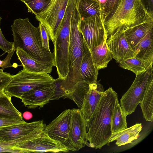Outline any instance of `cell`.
Instances as JSON below:
<instances>
[{
  "label": "cell",
  "instance_id": "1f68e13d",
  "mask_svg": "<svg viewBox=\"0 0 153 153\" xmlns=\"http://www.w3.org/2000/svg\"><path fill=\"white\" fill-rule=\"evenodd\" d=\"M40 29L41 38L43 47L51 51L49 46V37L48 33L45 27L41 23L39 26Z\"/></svg>",
  "mask_w": 153,
  "mask_h": 153
},
{
  "label": "cell",
  "instance_id": "4fadbf2b",
  "mask_svg": "<svg viewBox=\"0 0 153 153\" xmlns=\"http://www.w3.org/2000/svg\"><path fill=\"white\" fill-rule=\"evenodd\" d=\"M71 119V109L65 110L45 126L44 131L51 138L65 145L68 148Z\"/></svg>",
  "mask_w": 153,
  "mask_h": 153
},
{
  "label": "cell",
  "instance_id": "d6986e66",
  "mask_svg": "<svg viewBox=\"0 0 153 153\" xmlns=\"http://www.w3.org/2000/svg\"><path fill=\"white\" fill-rule=\"evenodd\" d=\"M80 72L81 81L89 84L97 81L98 69L95 65L89 50L85 48Z\"/></svg>",
  "mask_w": 153,
  "mask_h": 153
},
{
  "label": "cell",
  "instance_id": "f1b7e54d",
  "mask_svg": "<svg viewBox=\"0 0 153 153\" xmlns=\"http://www.w3.org/2000/svg\"><path fill=\"white\" fill-rule=\"evenodd\" d=\"M102 13L104 22L114 11L120 0H98Z\"/></svg>",
  "mask_w": 153,
  "mask_h": 153
},
{
  "label": "cell",
  "instance_id": "5bb4252c",
  "mask_svg": "<svg viewBox=\"0 0 153 153\" xmlns=\"http://www.w3.org/2000/svg\"><path fill=\"white\" fill-rule=\"evenodd\" d=\"M106 43L117 62L120 63L134 56V51L126 39L124 31H117L107 38Z\"/></svg>",
  "mask_w": 153,
  "mask_h": 153
},
{
  "label": "cell",
  "instance_id": "9c48e42d",
  "mask_svg": "<svg viewBox=\"0 0 153 153\" xmlns=\"http://www.w3.org/2000/svg\"><path fill=\"white\" fill-rule=\"evenodd\" d=\"M68 0H51L46 8L35 16L46 28L53 43L60 30Z\"/></svg>",
  "mask_w": 153,
  "mask_h": 153
},
{
  "label": "cell",
  "instance_id": "30bf717a",
  "mask_svg": "<svg viewBox=\"0 0 153 153\" xmlns=\"http://www.w3.org/2000/svg\"><path fill=\"white\" fill-rule=\"evenodd\" d=\"M78 27L82 35L84 46L89 49L102 44L107 39L104 19L101 16L80 18Z\"/></svg>",
  "mask_w": 153,
  "mask_h": 153
},
{
  "label": "cell",
  "instance_id": "f546056e",
  "mask_svg": "<svg viewBox=\"0 0 153 153\" xmlns=\"http://www.w3.org/2000/svg\"><path fill=\"white\" fill-rule=\"evenodd\" d=\"M62 79L59 78L55 79L54 82V94L51 100H57L61 98H65L66 94L62 85Z\"/></svg>",
  "mask_w": 153,
  "mask_h": 153
},
{
  "label": "cell",
  "instance_id": "8d00e7d4",
  "mask_svg": "<svg viewBox=\"0 0 153 153\" xmlns=\"http://www.w3.org/2000/svg\"><path fill=\"white\" fill-rule=\"evenodd\" d=\"M147 13L153 16V0H141Z\"/></svg>",
  "mask_w": 153,
  "mask_h": 153
},
{
  "label": "cell",
  "instance_id": "6da1fadb",
  "mask_svg": "<svg viewBox=\"0 0 153 153\" xmlns=\"http://www.w3.org/2000/svg\"><path fill=\"white\" fill-rule=\"evenodd\" d=\"M118 97L117 93L111 87L104 91L87 128L86 139L89 142L87 146L97 149L105 145L109 146L112 134L111 115Z\"/></svg>",
  "mask_w": 153,
  "mask_h": 153
},
{
  "label": "cell",
  "instance_id": "3957f363",
  "mask_svg": "<svg viewBox=\"0 0 153 153\" xmlns=\"http://www.w3.org/2000/svg\"><path fill=\"white\" fill-rule=\"evenodd\" d=\"M150 18L153 16L147 13L141 0H120L104 22L107 38L118 30L124 31Z\"/></svg>",
  "mask_w": 153,
  "mask_h": 153
},
{
  "label": "cell",
  "instance_id": "cb8c5ba5",
  "mask_svg": "<svg viewBox=\"0 0 153 153\" xmlns=\"http://www.w3.org/2000/svg\"><path fill=\"white\" fill-rule=\"evenodd\" d=\"M153 79L148 83L140 102L143 117L147 121H153Z\"/></svg>",
  "mask_w": 153,
  "mask_h": 153
},
{
  "label": "cell",
  "instance_id": "d6a6232c",
  "mask_svg": "<svg viewBox=\"0 0 153 153\" xmlns=\"http://www.w3.org/2000/svg\"><path fill=\"white\" fill-rule=\"evenodd\" d=\"M2 18L0 16V48L5 52L9 53L13 48V42L8 41L4 36L0 27Z\"/></svg>",
  "mask_w": 153,
  "mask_h": 153
},
{
  "label": "cell",
  "instance_id": "4dcf8cb0",
  "mask_svg": "<svg viewBox=\"0 0 153 153\" xmlns=\"http://www.w3.org/2000/svg\"><path fill=\"white\" fill-rule=\"evenodd\" d=\"M15 145L4 141L0 138V152L24 153L23 150L15 148Z\"/></svg>",
  "mask_w": 153,
  "mask_h": 153
},
{
  "label": "cell",
  "instance_id": "f35d334b",
  "mask_svg": "<svg viewBox=\"0 0 153 153\" xmlns=\"http://www.w3.org/2000/svg\"><path fill=\"white\" fill-rule=\"evenodd\" d=\"M5 94L3 90H0V96L4 95Z\"/></svg>",
  "mask_w": 153,
  "mask_h": 153
},
{
  "label": "cell",
  "instance_id": "83f0119b",
  "mask_svg": "<svg viewBox=\"0 0 153 153\" xmlns=\"http://www.w3.org/2000/svg\"><path fill=\"white\" fill-rule=\"evenodd\" d=\"M24 3L28 12L35 16L42 12L48 6L51 0H19Z\"/></svg>",
  "mask_w": 153,
  "mask_h": 153
},
{
  "label": "cell",
  "instance_id": "74e56055",
  "mask_svg": "<svg viewBox=\"0 0 153 153\" xmlns=\"http://www.w3.org/2000/svg\"><path fill=\"white\" fill-rule=\"evenodd\" d=\"M23 116L25 119L28 120L31 118L33 115L31 112L28 111H26L23 113Z\"/></svg>",
  "mask_w": 153,
  "mask_h": 153
},
{
  "label": "cell",
  "instance_id": "484cf974",
  "mask_svg": "<svg viewBox=\"0 0 153 153\" xmlns=\"http://www.w3.org/2000/svg\"><path fill=\"white\" fill-rule=\"evenodd\" d=\"M0 118L23 120L22 113L13 104L11 97L5 94L0 96Z\"/></svg>",
  "mask_w": 153,
  "mask_h": 153
},
{
  "label": "cell",
  "instance_id": "52a82bcc",
  "mask_svg": "<svg viewBox=\"0 0 153 153\" xmlns=\"http://www.w3.org/2000/svg\"><path fill=\"white\" fill-rule=\"evenodd\" d=\"M45 125L42 120L12 125L0 130V138L16 146L39 137Z\"/></svg>",
  "mask_w": 153,
  "mask_h": 153
},
{
  "label": "cell",
  "instance_id": "4316f807",
  "mask_svg": "<svg viewBox=\"0 0 153 153\" xmlns=\"http://www.w3.org/2000/svg\"><path fill=\"white\" fill-rule=\"evenodd\" d=\"M121 68L132 71L136 75L145 72L153 64L134 57L120 62Z\"/></svg>",
  "mask_w": 153,
  "mask_h": 153
},
{
  "label": "cell",
  "instance_id": "603a6c76",
  "mask_svg": "<svg viewBox=\"0 0 153 153\" xmlns=\"http://www.w3.org/2000/svg\"><path fill=\"white\" fill-rule=\"evenodd\" d=\"M89 50L94 63L98 70L107 67L108 62L113 58L106 40L102 44Z\"/></svg>",
  "mask_w": 153,
  "mask_h": 153
},
{
  "label": "cell",
  "instance_id": "d4e9b609",
  "mask_svg": "<svg viewBox=\"0 0 153 153\" xmlns=\"http://www.w3.org/2000/svg\"><path fill=\"white\" fill-rule=\"evenodd\" d=\"M126 116L120 106L118 98L116 99L111 117V126L112 133L119 132L127 128Z\"/></svg>",
  "mask_w": 153,
  "mask_h": 153
},
{
  "label": "cell",
  "instance_id": "44dd1931",
  "mask_svg": "<svg viewBox=\"0 0 153 153\" xmlns=\"http://www.w3.org/2000/svg\"><path fill=\"white\" fill-rule=\"evenodd\" d=\"M142 127L141 123H137L128 128L112 133L109 142L116 141L115 144L118 146L131 143L137 138Z\"/></svg>",
  "mask_w": 153,
  "mask_h": 153
},
{
  "label": "cell",
  "instance_id": "e0dca14e",
  "mask_svg": "<svg viewBox=\"0 0 153 153\" xmlns=\"http://www.w3.org/2000/svg\"><path fill=\"white\" fill-rule=\"evenodd\" d=\"M16 51L18 59L22 63L23 69L28 72L50 74L52 71L53 67L55 66L53 64L39 61L33 58L19 48Z\"/></svg>",
  "mask_w": 153,
  "mask_h": 153
},
{
  "label": "cell",
  "instance_id": "8fae6325",
  "mask_svg": "<svg viewBox=\"0 0 153 153\" xmlns=\"http://www.w3.org/2000/svg\"><path fill=\"white\" fill-rule=\"evenodd\" d=\"M71 110V124L68 149L69 150L76 151L88 146L86 139L87 123L80 109L73 108Z\"/></svg>",
  "mask_w": 153,
  "mask_h": 153
},
{
  "label": "cell",
  "instance_id": "7402d4cb",
  "mask_svg": "<svg viewBox=\"0 0 153 153\" xmlns=\"http://www.w3.org/2000/svg\"><path fill=\"white\" fill-rule=\"evenodd\" d=\"M75 4L80 19L94 16L103 19L102 9L98 0H75Z\"/></svg>",
  "mask_w": 153,
  "mask_h": 153
},
{
  "label": "cell",
  "instance_id": "d590c367",
  "mask_svg": "<svg viewBox=\"0 0 153 153\" xmlns=\"http://www.w3.org/2000/svg\"><path fill=\"white\" fill-rule=\"evenodd\" d=\"M15 51V50L13 49L7 53V56L3 60H1L0 59V67L3 70L7 68L13 67V65L11 64L10 60Z\"/></svg>",
  "mask_w": 153,
  "mask_h": 153
},
{
  "label": "cell",
  "instance_id": "277c9868",
  "mask_svg": "<svg viewBox=\"0 0 153 153\" xmlns=\"http://www.w3.org/2000/svg\"><path fill=\"white\" fill-rule=\"evenodd\" d=\"M80 18L75 5L71 16L69 36V71L62 85L66 93L70 92L81 81L80 68L85 49L82 35L78 25Z\"/></svg>",
  "mask_w": 153,
  "mask_h": 153
},
{
  "label": "cell",
  "instance_id": "e575fe53",
  "mask_svg": "<svg viewBox=\"0 0 153 153\" xmlns=\"http://www.w3.org/2000/svg\"><path fill=\"white\" fill-rule=\"evenodd\" d=\"M12 75L0 69V90H4L12 78Z\"/></svg>",
  "mask_w": 153,
  "mask_h": 153
},
{
  "label": "cell",
  "instance_id": "5b68a950",
  "mask_svg": "<svg viewBox=\"0 0 153 153\" xmlns=\"http://www.w3.org/2000/svg\"><path fill=\"white\" fill-rule=\"evenodd\" d=\"M75 0H68L60 30L53 43L55 66L59 78H66L69 71V36L71 21Z\"/></svg>",
  "mask_w": 153,
  "mask_h": 153
},
{
  "label": "cell",
  "instance_id": "ac0fdd59",
  "mask_svg": "<svg viewBox=\"0 0 153 153\" xmlns=\"http://www.w3.org/2000/svg\"><path fill=\"white\" fill-rule=\"evenodd\" d=\"M153 29V18L124 30L126 39L134 51L136 45L151 30Z\"/></svg>",
  "mask_w": 153,
  "mask_h": 153
},
{
  "label": "cell",
  "instance_id": "7a4b0ae2",
  "mask_svg": "<svg viewBox=\"0 0 153 153\" xmlns=\"http://www.w3.org/2000/svg\"><path fill=\"white\" fill-rule=\"evenodd\" d=\"M11 27L15 50L19 48L36 60L55 65L54 53L42 46L39 26H34L26 18L15 19Z\"/></svg>",
  "mask_w": 153,
  "mask_h": 153
},
{
  "label": "cell",
  "instance_id": "2e32d148",
  "mask_svg": "<svg viewBox=\"0 0 153 153\" xmlns=\"http://www.w3.org/2000/svg\"><path fill=\"white\" fill-rule=\"evenodd\" d=\"M104 91L103 86L99 81L89 84V90L84 97L80 109L86 120L87 128Z\"/></svg>",
  "mask_w": 153,
  "mask_h": 153
},
{
  "label": "cell",
  "instance_id": "ffe728a7",
  "mask_svg": "<svg viewBox=\"0 0 153 153\" xmlns=\"http://www.w3.org/2000/svg\"><path fill=\"white\" fill-rule=\"evenodd\" d=\"M134 51V57L153 64V29L136 45Z\"/></svg>",
  "mask_w": 153,
  "mask_h": 153
},
{
  "label": "cell",
  "instance_id": "8992f818",
  "mask_svg": "<svg viewBox=\"0 0 153 153\" xmlns=\"http://www.w3.org/2000/svg\"><path fill=\"white\" fill-rule=\"evenodd\" d=\"M54 80L49 74L33 73L23 69L12 75L3 90L8 96L20 99L25 93L36 87L53 85Z\"/></svg>",
  "mask_w": 153,
  "mask_h": 153
},
{
  "label": "cell",
  "instance_id": "7c38bea8",
  "mask_svg": "<svg viewBox=\"0 0 153 153\" xmlns=\"http://www.w3.org/2000/svg\"><path fill=\"white\" fill-rule=\"evenodd\" d=\"M15 147L23 150L24 153L66 152L69 151L65 145L51 138L44 131L39 137L17 145Z\"/></svg>",
  "mask_w": 153,
  "mask_h": 153
},
{
  "label": "cell",
  "instance_id": "ba28073f",
  "mask_svg": "<svg viewBox=\"0 0 153 153\" xmlns=\"http://www.w3.org/2000/svg\"><path fill=\"white\" fill-rule=\"evenodd\" d=\"M152 65L145 72L137 75L127 91L122 96L120 105L127 116L134 112L141 102L146 86L153 79Z\"/></svg>",
  "mask_w": 153,
  "mask_h": 153
},
{
  "label": "cell",
  "instance_id": "836d02e7",
  "mask_svg": "<svg viewBox=\"0 0 153 153\" xmlns=\"http://www.w3.org/2000/svg\"><path fill=\"white\" fill-rule=\"evenodd\" d=\"M23 120L8 118H0V130L7 127L25 122Z\"/></svg>",
  "mask_w": 153,
  "mask_h": 153
},
{
  "label": "cell",
  "instance_id": "9a60e30c",
  "mask_svg": "<svg viewBox=\"0 0 153 153\" xmlns=\"http://www.w3.org/2000/svg\"><path fill=\"white\" fill-rule=\"evenodd\" d=\"M54 85L38 87L25 93L20 99L28 108H40L48 103L53 96Z\"/></svg>",
  "mask_w": 153,
  "mask_h": 153
}]
</instances>
